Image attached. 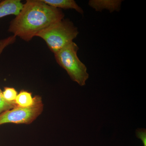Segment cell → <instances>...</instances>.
<instances>
[{"instance_id": "obj_1", "label": "cell", "mask_w": 146, "mask_h": 146, "mask_svg": "<svg viewBox=\"0 0 146 146\" xmlns=\"http://www.w3.org/2000/svg\"><path fill=\"white\" fill-rule=\"evenodd\" d=\"M64 16L61 9L48 5L42 0H27L11 21L8 31L29 42L44 29L63 20Z\"/></svg>"}, {"instance_id": "obj_2", "label": "cell", "mask_w": 146, "mask_h": 146, "mask_svg": "<svg viewBox=\"0 0 146 146\" xmlns=\"http://www.w3.org/2000/svg\"><path fill=\"white\" fill-rule=\"evenodd\" d=\"M78 33L77 28L72 21L63 19L44 29L36 36L44 39L49 48L55 54L73 42Z\"/></svg>"}, {"instance_id": "obj_3", "label": "cell", "mask_w": 146, "mask_h": 146, "mask_svg": "<svg viewBox=\"0 0 146 146\" xmlns=\"http://www.w3.org/2000/svg\"><path fill=\"white\" fill-rule=\"evenodd\" d=\"M78 45L72 42L54 54L58 64L67 72L71 79L83 86L89 75L86 66L78 56Z\"/></svg>"}, {"instance_id": "obj_4", "label": "cell", "mask_w": 146, "mask_h": 146, "mask_svg": "<svg viewBox=\"0 0 146 146\" xmlns=\"http://www.w3.org/2000/svg\"><path fill=\"white\" fill-rule=\"evenodd\" d=\"M34 98V104L30 107L16 106L0 114V125L8 123L29 124L32 123L44 109L42 97L36 96Z\"/></svg>"}, {"instance_id": "obj_5", "label": "cell", "mask_w": 146, "mask_h": 146, "mask_svg": "<svg viewBox=\"0 0 146 146\" xmlns=\"http://www.w3.org/2000/svg\"><path fill=\"white\" fill-rule=\"evenodd\" d=\"M122 2L121 0H91L88 4L96 11H102L106 9L112 13L119 11Z\"/></svg>"}, {"instance_id": "obj_6", "label": "cell", "mask_w": 146, "mask_h": 146, "mask_svg": "<svg viewBox=\"0 0 146 146\" xmlns=\"http://www.w3.org/2000/svg\"><path fill=\"white\" fill-rule=\"evenodd\" d=\"M23 4L20 0H4L0 2V18L9 15H18Z\"/></svg>"}, {"instance_id": "obj_7", "label": "cell", "mask_w": 146, "mask_h": 146, "mask_svg": "<svg viewBox=\"0 0 146 146\" xmlns=\"http://www.w3.org/2000/svg\"><path fill=\"white\" fill-rule=\"evenodd\" d=\"M16 40V36L13 35L0 40V55L7 47L13 44ZM16 106L17 105L15 103L9 102L4 99L3 96V91L0 89V114Z\"/></svg>"}, {"instance_id": "obj_8", "label": "cell", "mask_w": 146, "mask_h": 146, "mask_svg": "<svg viewBox=\"0 0 146 146\" xmlns=\"http://www.w3.org/2000/svg\"><path fill=\"white\" fill-rule=\"evenodd\" d=\"M45 3L54 8L61 9H74L81 14L84 11L74 0H42Z\"/></svg>"}, {"instance_id": "obj_9", "label": "cell", "mask_w": 146, "mask_h": 146, "mask_svg": "<svg viewBox=\"0 0 146 146\" xmlns=\"http://www.w3.org/2000/svg\"><path fill=\"white\" fill-rule=\"evenodd\" d=\"M15 102L17 106L22 107H30L34 104L35 98L32 97L31 92L22 90L17 95Z\"/></svg>"}, {"instance_id": "obj_10", "label": "cell", "mask_w": 146, "mask_h": 146, "mask_svg": "<svg viewBox=\"0 0 146 146\" xmlns=\"http://www.w3.org/2000/svg\"><path fill=\"white\" fill-rule=\"evenodd\" d=\"M18 94L16 89L12 87H4V91H3L4 98L6 101L10 103H15Z\"/></svg>"}, {"instance_id": "obj_11", "label": "cell", "mask_w": 146, "mask_h": 146, "mask_svg": "<svg viewBox=\"0 0 146 146\" xmlns=\"http://www.w3.org/2000/svg\"><path fill=\"white\" fill-rule=\"evenodd\" d=\"M136 136L141 139L143 144V146H146V131L145 129H138L136 131Z\"/></svg>"}, {"instance_id": "obj_12", "label": "cell", "mask_w": 146, "mask_h": 146, "mask_svg": "<svg viewBox=\"0 0 146 146\" xmlns=\"http://www.w3.org/2000/svg\"><path fill=\"white\" fill-rule=\"evenodd\" d=\"M0 2H1V1H0Z\"/></svg>"}]
</instances>
